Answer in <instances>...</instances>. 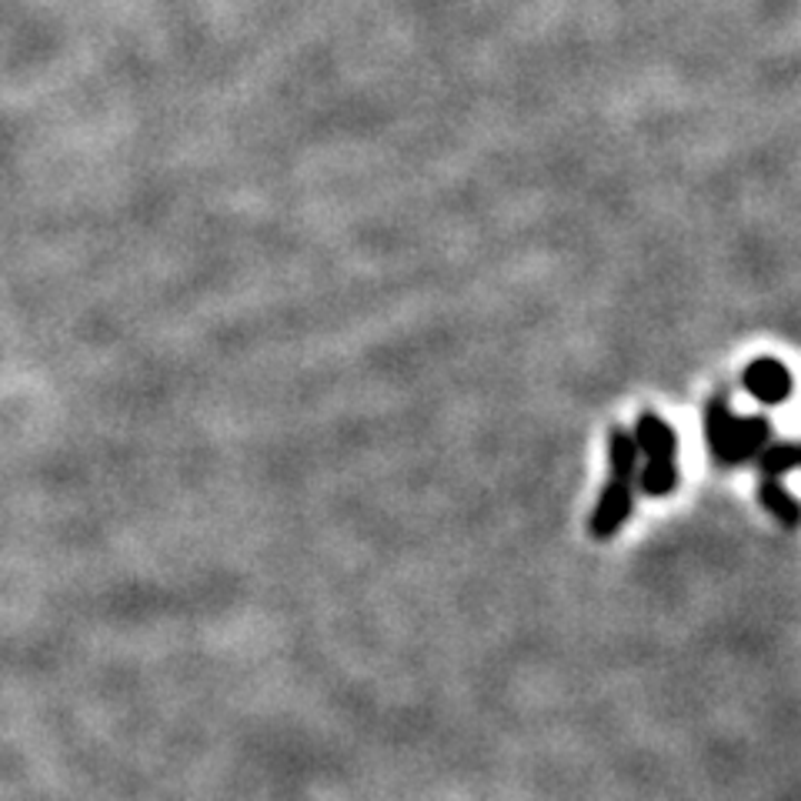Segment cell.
<instances>
[{
	"instance_id": "1",
	"label": "cell",
	"mask_w": 801,
	"mask_h": 801,
	"mask_svg": "<svg viewBox=\"0 0 801 801\" xmlns=\"http://www.w3.org/2000/svg\"><path fill=\"white\" fill-rule=\"evenodd\" d=\"M608 485L598 498V508L592 515V535L598 541H608L622 531V525L632 515V501H635V485H638V468H642V455L635 445V434L628 428H612L608 434Z\"/></svg>"
},
{
	"instance_id": "2",
	"label": "cell",
	"mask_w": 801,
	"mask_h": 801,
	"mask_svg": "<svg viewBox=\"0 0 801 801\" xmlns=\"http://www.w3.org/2000/svg\"><path fill=\"white\" fill-rule=\"evenodd\" d=\"M638 455L645 465L638 468V485L648 498H665L678 488V434L672 424H665L658 414L645 411L638 414L635 431Z\"/></svg>"
},
{
	"instance_id": "3",
	"label": "cell",
	"mask_w": 801,
	"mask_h": 801,
	"mask_svg": "<svg viewBox=\"0 0 801 801\" xmlns=\"http://www.w3.org/2000/svg\"><path fill=\"white\" fill-rule=\"evenodd\" d=\"M745 391L752 398H759L762 404H782L792 394V374L782 361L775 358H759L755 364H749L745 378H742Z\"/></svg>"
},
{
	"instance_id": "4",
	"label": "cell",
	"mask_w": 801,
	"mask_h": 801,
	"mask_svg": "<svg viewBox=\"0 0 801 801\" xmlns=\"http://www.w3.org/2000/svg\"><path fill=\"white\" fill-rule=\"evenodd\" d=\"M772 428L769 418L755 414V418H735L732 431H729V445H725V465H745L752 458H759L769 448Z\"/></svg>"
},
{
	"instance_id": "5",
	"label": "cell",
	"mask_w": 801,
	"mask_h": 801,
	"mask_svg": "<svg viewBox=\"0 0 801 801\" xmlns=\"http://www.w3.org/2000/svg\"><path fill=\"white\" fill-rule=\"evenodd\" d=\"M732 421H735V414H732V408H729V394H725V391L712 394L705 428H709V448H712V458H715L719 465H725V445H729Z\"/></svg>"
},
{
	"instance_id": "6",
	"label": "cell",
	"mask_w": 801,
	"mask_h": 801,
	"mask_svg": "<svg viewBox=\"0 0 801 801\" xmlns=\"http://www.w3.org/2000/svg\"><path fill=\"white\" fill-rule=\"evenodd\" d=\"M762 501H765V508H769L785 528H795V525H799V501L782 488V481L762 478Z\"/></svg>"
},
{
	"instance_id": "7",
	"label": "cell",
	"mask_w": 801,
	"mask_h": 801,
	"mask_svg": "<svg viewBox=\"0 0 801 801\" xmlns=\"http://www.w3.org/2000/svg\"><path fill=\"white\" fill-rule=\"evenodd\" d=\"M759 461H762V478H775L779 481L785 471H792L799 465V448L795 445H769L759 455Z\"/></svg>"
}]
</instances>
